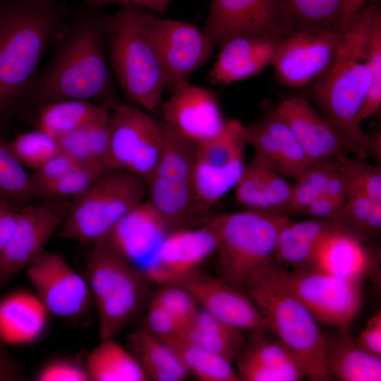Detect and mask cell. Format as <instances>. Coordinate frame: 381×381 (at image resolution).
<instances>
[{
    "instance_id": "cell-14",
    "label": "cell",
    "mask_w": 381,
    "mask_h": 381,
    "mask_svg": "<svg viewBox=\"0 0 381 381\" xmlns=\"http://www.w3.org/2000/svg\"><path fill=\"white\" fill-rule=\"evenodd\" d=\"M70 204L66 200H44L18 211L14 231L0 253V287L44 252L66 219Z\"/></svg>"
},
{
    "instance_id": "cell-31",
    "label": "cell",
    "mask_w": 381,
    "mask_h": 381,
    "mask_svg": "<svg viewBox=\"0 0 381 381\" xmlns=\"http://www.w3.org/2000/svg\"><path fill=\"white\" fill-rule=\"evenodd\" d=\"M85 360L90 381H147L138 361L114 338L100 340Z\"/></svg>"
},
{
    "instance_id": "cell-56",
    "label": "cell",
    "mask_w": 381,
    "mask_h": 381,
    "mask_svg": "<svg viewBox=\"0 0 381 381\" xmlns=\"http://www.w3.org/2000/svg\"><path fill=\"white\" fill-rule=\"evenodd\" d=\"M376 0H343V30L364 7Z\"/></svg>"
},
{
    "instance_id": "cell-52",
    "label": "cell",
    "mask_w": 381,
    "mask_h": 381,
    "mask_svg": "<svg viewBox=\"0 0 381 381\" xmlns=\"http://www.w3.org/2000/svg\"><path fill=\"white\" fill-rule=\"evenodd\" d=\"M28 377L0 339V381H25Z\"/></svg>"
},
{
    "instance_id": "cell-1",
    "label": "cell",
    "mask_w": 381,
    "mask_h": 381,
    "mask_svg": "<svg viewBox=\"0 0 381 381\" xmlns=\"http://www.w3.org/2000/svg\"><path fill=\"white\" fill-rule=\"evenodd\" d=\"M107 17L86 4L68 20L21 112L64 99L90 101L110 109L121 102L109 63Z\"/></svg>"
},
{
    "instance_id": "cell-49",
    "label": "cell",
    "mask_w": 381,
    "mask_h": 381,
    "mask_svg": "<svg viewBox=\"0 0 381 381\" xmlns=\"http://www.w3.org/2000/svg\"><path fill=\"white\" fill-rule=\"evenodd\" d=\"M78 164L61 152L53 156L30 174L33 196L39 190L61 177Z\"/></svg>"
},
{
    "instance_id": "cell-4",
    "label": "cell",
    "mask_w": 381,
    "mask_h": 381,
    "mask_svg": "<svg viewBox=\"0 0 381 381\" xmlns=\"http://www.w3.org/2000/svg\"><path fill=\"white\" fill-rule=\"evenodd\" d=\"M151 11L122 5L106 21L108 53L116 84L129 102L149 113L159 109L167 88L165 68L152 35Z\"/></svg>"
},
{
    "instance_id": "cell-28",
    "label": "cell",
    "mask_w": 381,
    "mask_h": 381,
    "mask_svg": "<svg viewBox=\"0 0 381 381\" xmlns=\"http://www.w3.org/2000/svg\"><path fill=\"white\" fill-rule=\"evenodd\" d=\"M380 358L345 332L327 334L323 362L332 377L343 381H380Z\"/></svg>"
},
{
    "instance_id": "cell-5",
    "label": "cell",
    "mask_w": 381,
    "mask_h": 381,
    "mask_svg": "<svg viewBox=\"0 0 381 381\" xmlns=\"http://www.w3.org/2000/svg\"><path fill=\"white\" fill-rule=\"evenodd\" d=\"M289 219L284 213L250 210L211 216L204 224L216 240L218 277L246 291L279 265L277 240Z\"/></svg>"
},
{
    "instance_id": "cell-29",
    "label": "cell",
    "mask_w": 381,
    "mask_h": 381,
    "mask_svg": "<svg viewBox=\"0 0 381 381\" xmlns=\"http://www.w3.org/2000/svg\"><path fill=\"white\" fill-rule=\"evenodd\" d=\"M126 340L128 349L138 361L148 380L181 381L188 375L174 350L143 325L131 331Z\"/></svg>"
},
{
    "instance_id": "cell-54",
    "label": "cell",
    "mask_w": 381,
    "mask_h": 381,
    "mask_svg": "<svg viewBox=\"0 0 381 381\" xmlns=\"http://www.w3.org/2000/svg\"><path fill=\"white\" fill-rule=\"evenodd\" d=\"M174 0H85L86 4L99 8L111 4L135 5L155 12H164Z\"/></svg>"
},
{
    "instance_id": "cell-30",
    "label": "cell",
    "mask_w": 381,
    "mask_h": 381,
    "mask_svg": "<svg viewBox=\"0 0 381 381\" xmlns=\"http://www.w3.org/2000/svg\"><path fill=\"white\" fill-rule=\"evenodd\" d=\"M35 109L37 111V128L56 139L111 116L109 107L81 99L59 100Z\"/></svg>"
},
{
    "instance_id": "cell-2",
    "label": "cell",
    "mask_w": 381,
    "mask_h": 381,
    "mask_svg": "<svg viewBox=\"0 0 381 381\" xmlns=\"http://www.w3.org/2000/svg\"><path fill=\"white\" fill-rule=\"evenodd\" d=\"M380 13L377 0L346 24L331 61L308 88L310 99L340 132L348 153L362 159L376 152L375 137L363 131L357 118L370 81L367 50Z\"/></svg>"
},
{
    "instance_id": "cell-15",
    "label": "cell",
    "mask_w": 381,
    "mask_h": 381,
    "mask_svg": "<svg viewBox=\"0 0 381 381\" xmlns=\"http://www.w3.org/2000/svg\"><path fill=\"white\" fill-rule=\"evenodd\" d=\"M149 24L167 73V88L173 92L212 59L215 48L191 23L157 18L151 12Z\"/></svg>"
},
{
    "instance_id": "cell-57",
    "label": "cell",
    "mask_w": 381,
    "mask_h": 381,
    "mask_svg": "<svg viewBox=\"0 0 381 381\" xmlns=\"http://www.w3.org/2000/svg\"><path fill=\"white\" fill-rule=\"evenodd\" d=\"M54 1H59V0H54Z\"/></svg>"
},
{
    "instance_id": "cell-55",
    "label": "cell",
    "mask_w": 381,
    "mask_h": 381,
    "mask_svg": "<svg viewBox=\"0 0 381 381\" xmlns=\"http://www.w3.org/2000/svg\"><path fill=\"white\" fill-rule=\"evenodd\" d=\"M346 193V181L337 169L330 176L324 194L336 201L345 203Z\"/></svg>"
},
{
    "instance_id": "cell-47",
    "label": "cell",
    "mask_w": 381,
    "mask_h": 381,
    "mask_svg": "<svg viewBox=\"0 0 381 381\" xmlns=\"http://www.w3.org/2000/svg\"><path fill=\"white\" fill-rule=\"evenodd\" d=\"M35 378L37 381H90L85 364L67 358L48 361Z\"/></svg>"
},
{
    "instance_id": "cell-18",
    "label": "cell",
    "mask_w": 381,
    "mask_h": 381,
    "mask_svg": "<svg viewBox=\"0 0 381 381\" xmlns=\"http://www.w3.org/2000/svg\"><path fill=\"white\" fill-rule=\"evenodd\" d=\"M341 32L296 30L280 41L272 63L274 76L289 87L309 85L331 61Z\"/></svg>"
},
{
    "instance_id": "cell-16",
    "label": "cell",
    "mask_w": 381,
    "mask_h": 381,
    "mask_svg": "<svg viewBox=\"0 0 381 381\" xmlns=\"http://www.w3.org/2000/svg\"><path fill=\"white\" fill-rule=\"evenodd\" d=\"M26 271L35 294L47 311L56 316L77 318L93 303L85 278L56 253L44 251Z\"/></svg>"
},
{
    "instance_id": "cell-3",
    "label": "cell",
    "mask_w": 381,
    "mask_h": 381,
    "mask_svg": "<svg viewBox=\"0 0 381 381\" xmlns=\"http://www.w3.org/2000/svg\"><path fill=\"white\" fill-rule=\"evenodd\" d=\"M54 0H0V129L21 113L39 66L68 21Z\"/></svg>"
},
{
    "instance_id": "cell-13",
    "label": "cell",
    "mask_w": 381,
    "mask_h": 381,
    "mask_svg": "<svg viewBox=\"0 0 381 381\" xmlns=\"http://www.w3.org/2000/svg\"><path fill=\"white\" fill-rule=\"evenodd\" d=\"M202 30L216 48L238 36L281 40L295 24L284 0H211Z\"/></svg>"
},
{
    "instance_id": "cell-11",
    "label": "cell",
    "mask_w": 381,
    "mask_h": 381,
    "mask_svg": "<svg viewBox=\"0 0 381 381\" xmlns=\"http://www.w3.org/2000/svg\"><path fill=\"white\" fill-rule=\"evenodd\" d=\"M246 293L260 310L269 332L303 358L327 370L323 362L327 334L296 298L268 283L259 284Z\"/></svg>"
},
{
    "instance_id": "cell-25",
    "label": "cell",
    "mask_w": 381,
    "mask_h": 381,
    "mask_svg": "<svg viewBox=\"0 0 381 381\" xmlns=\"http://www.w3.org/2000/svg\"><path fill=\"white\" fill-rule=\"evenodd\" d=\"M281 40L238 36L225 41L210 72L211 82L229 85L258 75L272 65Z\"/></svg>"
},
{
    "instance_id": "cell-8",
    "label": "cell",
    "mask_w": 381,
    "mask_h": 381,
    "mask_svg": "<svg viewBox=\"0 0 381 381\" xmlns=\"http://www.w3.org/2000/svg\"><path fill=\"white\" fill-rule=\"evenodd\" d=\"M162 125L164 144L147 183V199L163 217L170 231L202 226L207 219L198 209L193 181L195 145Z\"/></svg>"
},
{
    "instance_id": "cell-10",
    "label": "cell",
    "mask_w": 381,
    "mask_h": 381,
    "mask_svg": "<svg viewBox=\"0 0 381 381\" xmlns=\"http://www.w3.org/2000/svg\"><path fill=\"white\" fill-rule=\"evenodd\" d=\"M244 125L226 119L222 130L209 140L195 145L193 181L198 209L207 220L210 208L234 188L245 167L247 145Z\"/></svg>"
},
{
    "instance_id": "cell-33",
    "label": "cell",
    "mask_w": 381,
    "mask_h": 381,
    "mask_svg": "<svg viewBox=\"0 0 381 381\" xmlns=\"http://www.w3.org/2000/svg\"><path fill=\"white\" fill-rule=\"evenodd\" d=\"M265 327L252 330V334L242 352L236 361L258 363L263 365H296L304 368L315 381H327L332 378L327 370L321 368L303 358L276 336L265 334Z\"/></svg>"
},
{
    "instance_id": "cell-23",
    "label": "cell",
    "mask_w": 381,
    "mask_h": 381,
    "mask_svg": "<svg viewBox=\"0 0 381 381\" xmlns=\"http://www.w3.org/2000/svg\"><path fill=\"white\" fill-rule=\"evenodd\" d=\"M247 145L286 179H296L311 164L289 125L276 113L243 127Z\"/></svg>"
},
{
    "instance_id": "cell-45",
    "label": "cell",
    "mask_w": 381,
    "mask_h": 381,
    "mask_svg": "<svg viewBox=\"0 0 381 381\" xmlns=\"http://www.w3.org/2000/svg\"><path fill=\"white\" fill-rule=\"evenodd\" d=\"M152 298L172 317L183 335L200 308L193 296L179 285L161 286Z\"/></svg>"
},
{
    "instance_id": "cell-19",
    "label": "cell",
    "mask_w": 381,
    "mask_h": 381,
    "mask_svg": "<svg viewBox=\"0 0 381 381\" xmlns=\"http://www.w3.org/2000/svg\"><path fill=\"white\" fill-rule=\"evenodd\" d=\"M159 110L162 122L195 145L217 135L226 121L214 92L189 82L174 91Z\"/></svg>"
},
{
    "instance_id": "cell-32",
    "label": "cell",
    "mask_w": 381,
    "mask_h": 381,
    "mask_svg": "<svg viewBox=\"0 0 381 381\" xmlns=\"http://www.w3.org/2000/svg\"><path fill=\"white\" fill-rule=\"evenodd\" d=\"M183 336L231 363L235 362L246 344L241 329L200 308Z\"/></svg>"
},
{
    "instance_id": "cell-36",
    "label": "cell",
    "mask_w": 381,
    "mask_h": 381,
    "mask_svg": "<svg viewBox=\"0 0 381 381\" xmlns=\"http://www.w3.org/2000/svg\"><path fill=\"white\" fill-rule=\"evenodd\" d=\"M296 30H343V0H284Z\"/></svg>"
},
{
    "instance_id": "cell-50",
    "label": "cell",
    "mask_w": 381,
    "mask_h": 381,
    "mask_svg": "<svg viewBox=\"0 0 381 381\" xmlns=\"http://www.w3.org/2000/svg\"><path fill=\"white\" fill-rule=\"evenodd\" d=\"M344 205L323 194L306 207L299 214L310 218L341 220Z\"/></svg>"
},
{
    "instance_id": "cell-39",
    "label": "cell",
    "mask_w": 381,
    "mask_h": 381,
    "mask_svg": "<svg viewBox=\"0 0 381 381\" xmlns=\"http://www.w3.org/2000/svg\"><path fill=\"white\" fill-rule=\"evenodd\" d=\"M110 171L102 163H79L61 177L39 190L35 196L43 200H66L71 197L73 199Z\"/></svg>"
},
{
    "instance_id": "cell-41",
    "label": "cell",
    "mask_w": 381,
    "mask_h": 381,
    "mask_svg": "<svg viewBox=\"0 0 381 381\" xmlns=\"http://www.w3.org/2000/svg\"><path fill=\"white\" fill-rule=\"evenodd\" d=\"M8 145L19 162L32 171L59 152L57 139L38 128L18 135Z\"/></svg>"
},
{
    "instance_id": "cell-40",
    "label": "cell",
    "mask_w": 381,
    "mask_h": 381,
    "mask_svg": "<svg viewBox=\"0 0 381 381\" xmlns=\"http://www.w3.org/2000/svg\"><path fill=\"white\" fill-rule=\"evenodd\" d=\"M341 221L367 240L378 235L381 229V202L369 198L362 192L347 188Z\"/></svg>"
},
{
    "instance_id": "cell-27",
    "label": "cell",
    "mask_w": 381,
    "mask_h": 381,
    "mask_svg": "<svg viewBox=\"0 0 381 381\" xmlns=\"http://www.w3.org/2000/svg\"><path fill=\"white\" fill-rule=\"evenodd\" d=\"M47 311L35 294L17 291L0 301V339L20 345L39 339L47 325Z\"/></svg>"
},
{
    "instance_id": "cell-35",
    "label": "cell",
    "mask_w": 381,
    "mask_h": 381,
    "mask_svg": "<svg viewBox=\"0 0 381 381\" xmlns=\"http://www.w3.org/2000/svg\"><path fill=\"white\" fill-rule=\"evenodd\" d=\"M188 373L202 381H240L232 363L180 335L169 343Z\"/></svg>"
},
{
    "instance_id": "cell-38",
    "label": "cell",
    "mask_w": 381,
    "mask_h": 381,
    "mask_svg": "<svg viewBox=\"0 0 381 381\" xmlns=\"http://www.w3.org/2000/svg\"><path fill=\"white\" fill-rule=\"evenodd\" d=\"M344 159L313 163L306 168L292 184L291 199L286 214L289 216L299 215L306 207L323 195L330 176Z\"/></svg>"
},
{
    "instance_id": "cell-37",
    "label": "cell",
    "mask_w": 381,
    "mask_h": 381,
    "mask_svg": "<svg viewBox=\"0 0 381 381\" xmlns=\"http://www.w3.org/2000/svg\"><path fill=\"white\" fill-rule=\"evenodd\" d=\"M0 197L19 210L33 197L30 174L11 152L0 130Z\"/></svg>"
},
{
    "instance_id": "cell-26",
    "label": "cell",
    "mask_w": 381,
    "mask_h": 381,
    "mask_svg": "<svg viewBox=\"0 0 381 381\" xmlns=\"http://www.w3.org/2000/svg\"><path fill=\"white\" fill-rule=\"evenodd\" d=\"M236 202L246 210L286 214L292 184L265 160L254 155L234 187Z\"/></svg>"
},
{
    "instance_id": "cell-12",
    "label": "cell",
    "mask_w": 381,
    "mask_h": 381,
    "mask_svg": "<svg viewBox=\"0 0 381 381\" xmlns=\"http://www.w3.org/2000/svg\"><path fill=\"white\" fill-rule=\"evenodd\" d=\"M111 110L109 147L111 169L128 171L147 183L163 147L162 121L130 102H120Z\"/></svg>"
},
{
    "instance_id": "cell-24",
    "label": "cell",
    "mask_w": 381,
    "mask_h": 381,
    "mask_svg": "<svg viewBox=\"0 0 381 381\" xmlns=\"http://www.w3.org/2000/svg\"><path fill=\"white\" fill-rule=\"evenodd\" d=\"M366 241L340 221L315 245L311 267L358 283L370 270L374 260Z\"/></svg>"
},
{
    "instance_id": "cell-53",
    "label": "cell",
    "mask_w": 381,
    "mask_h": 381,
    "mask_svg": "<svg viewBox=\"0 0 381 381\" xmlns=\"http://www.w3.org/2000/svg\"><path fill=\"white\" fill-rule=\"evenodd\" d=\"M18 211L0 197V253L7 244L14 231Z\"/></svg>"
},
{
    "instance_id": "cell-6",
    "label": "cell",
    "mask_w": 381,
    "mask_h": 381,
    "mask_svg": "<svg viewBox=\"0 0 381 381\" xmlns=\"http://www.w3.org/2000/svg\"><path fill=\"white\" fill-rule=\"evenodd\" d=\"M85 275L99 320L100 340L114 338L131 323L150 301L143 273L104 241L90 246Z\"/></svg>"
},
{
    "instance_id": "cell-44",
    "label": "cell",
    "mask_w": 381,
    "mask_h": 381,
    "mask_svg": "<svg viewBox=\"0 0 381 381\" xmlns=\"http://www.w3.org/2000/svg\"><path fill=\"white\" fill-rule=\"evenodd\" d=\"M315 245L294 229L289 218L281 228L277 236V259L279 263L285 262L294 270L312 268Z\"/></svg>"
},
{
    "instance_id": "cell-20",
    "label": "cell",
    "mask_w": 381,
    "mask_h": 381,
    "mask_svg": "<svg viewBox=\"0 0 381 381\" xmlns=\"http://www.w3.org/2000/svg\"><path fill=\"white\" fill-rule=\"evenodd\" d=\"M187 291L199 308L241 330L265 327V321L250 297L221 278L199 271L177 284Z\"/></svg>"
},
{
    "instance_id": "cell-46",
    "label": "cell",
    "mask_w": 381,
    "mask_h": 381,
    "mask_svg": "<svg viewBox=\"0 0 381 381\" xmlns=\"http://www.w3.org/2000/svg\"><path fill=\"white\" fill-rule=\"evenodd\" d=\"M236 373L243 381H297L310 378L306 369L296 365H263L258 363L235 361Z\"/></svg>"
},
{
    "instance_id": "cell-48",
    "label": "cell",
    "mask_w": 381,
    "mask_h": 381,
    "mask_svg": "<svg viewBox=\"0 0 381 381\" xmlns=\"http://www.w3.org/2000/svg\"><path fill=\"white\" fill-rule=\"evenodd\" d=\"M143 325L165 343L183 335L180 328L169 313L152 297L148 303Z\"/></svg>"
},
{
    "instance_id": "cell-17",
    "label": "cell",
    "mask_w": 381,
    "mask_h": 381,
    "mask_svg": "<svg viewBox=\"0 0 381 381\" xmlns=\"http://www.w3.org/2000/svg\"><path fill=\"white\" fill-rule=\"evenodd\" d=\"M215 248V237L205 225L171 231L140 272L159 287L177 285L199 271Z\"/></svg>"
},
{
    "instance_id": "cell-21",
    "label": "cell",
    "mask_w": 381,
    "mask_h": 381,
    "mask_svg": "<svg viewBox=\"0 0 381 381\" xmlns=\"http://www.w3.org/2000/svg\"><path fill=\"white\" fill-rule=\"evenodd\" d=\"M169 231L163 217L147 198L126 214L104 240L116 253L140 271Z\"/></svg>"
},
{
    "instance_id": "cell-7",
    "label": "cell",
    "mask_w": 381,
    "mask_h": 381,
    "mask_svg": "<svg viewBox=\"0 0 381 381\" xmlns=\"http://www.w3.org/2000/svg\"><path fill=\"white\" fill-rule=\"evenodd\" d=\"M147 182L125 170H111L71 202L59 238L92 246L104 239L129 211L147 198Z\"/></svg>"
},
{
    "instance_id": "cell-51",
    "label": "cell",
    "mask_w": 381,
    "mask_h": 381,
    "mask_svg": "<svg viewBox=\"0 0 381 381\" xmlns=\"http://www.w3.org/2000/svg\"><path fill=\"white\" fill-rule=\"evenodd\" d=\"M367 351L381 357V311L379 310L367 321L356 339Z\"/></svg>"
},
{
    "instance_id": "cell-22",
    "label": "cell",
    "mask_w": 381,
    "mask_h": 381,
    "mask_svg": "<svg viewBox=\"0 0 381 381\" xmlns=\"http://www.w3.org/2000/svg\"><path fill=\"white\" fill-rule=\"evenodd\" d=\"M275 111L291 128L311 163L349 157L339 130L308 99L287 98Z\"/></svg>"
},
{
    "instance_id": "cell-43",
    "label": "cell",
    "mask_w": 381,
    "mask_h": 381,
    "mask_svg": "<svg viewBox=\"0 0 381 381\" xmlns=\"http://www.w3.org/2000/svg\"><path fill=\"white\" fill-rule=\"evenodd\" d=\"M366 159L346 157L338 170L344 176L347 188L359 190L371 200L381 202V167Z\"/></svg>"
},
{
    "instance_id": "cell-9",
    "label": "cell",
    "mask_w": 381,
    "mask_h": 381,
    "mask_svg": "<svg viewBox=\"0 0 381 381\" xmlns=\"http://www.w3.org/2000/svg\"><path fill=\"white\" fill-rule=\"evenodd\" d=\"M261 283L273 284L289 293L318 322L341 332L349 329L363 306L358 283L315 268L286 270L278 266L270 270L258 284Z\"/></svg>"
},
{
    "instance_id": "cell-42",
    "label": "cell",
    "mask_w": 381,
    "mask_h": 381,
    "mask_svg": "<svg viewBox=\"0 0 381 381\" xmlns=\"http://www.w3.org/2000/svg\"><path fill=\"white\" fill-rule=\"evenodd\" d=\"M367 61L370 75L368 90L357 118L363 121L374 115L381 105V13L374 22L367 50Z\"/></svg>"
},
{
    "instance_id": "cell-34",
    "label": "cell",
    "mask_w": 381,
    "mask_h": 381,
    "mask_svg": "<svg viewBox=\"0 0 381 381\" xmlns=\"http://www.w3.org/2000/svg\"><path fill=\"white\" fill-rule=\"evenodd\" d=\"M110 118L90 123L57 139L59 152L78 163H102L112 170L109 156Z\"/></svg>"
}]
</instances>
